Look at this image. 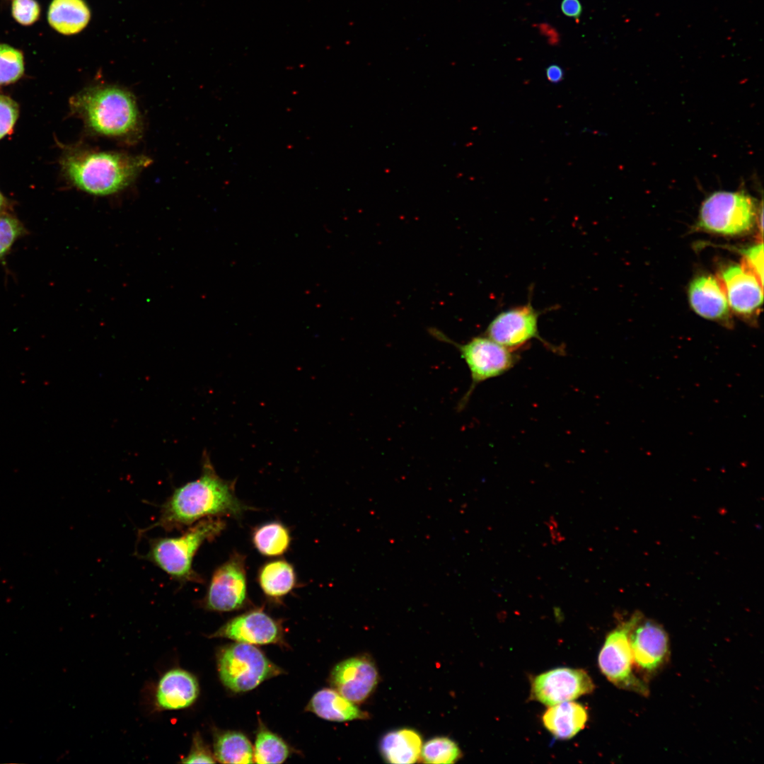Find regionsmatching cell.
<instances>
[{"mask_svg": "<svg viewBox=\"0 0 764 764\" xmlns=\"http://www.w3.org/2000/svg\"><path fill=\"white\" fill-rule=\"evenodd\" d=\"M28 233L23 223L8 212L0 214V261L10 253L15 243Z\"/></svg>", "mask_w": 764, "mask_h": 764, "instance_id": "83f0119b", "label": "cell"}, {"mask_svg": "<svg viewBox=\"0 0 764 764\" xmlns=\"http://www.w3.org/2000/svg\"><path fill=\"white\" fill-rule=\"evenodd\" d=\"M18 113V104L9 97L0 94V139L11 132Z\"/></svg>", "mask_w": 764, "mask_h": 764, "instance_id": "f546056e", "label": "cell"}, {"mask_svg": "<svg viewBox=\"0 0 764 764\" xmlns=\"http://www.w3.org/2000/svg\"><path fill=\"white\" fill-rule=\"evenodd\" d=\"M306 710L318 717L332 722H347L367 717L355 703L349 701L334 688H323L316 692Z\"/></svg>", "mask_w": 764, "mask_h": 764, "instance_id": "d6986e66", "label": "cell"}, {"mask_svg": "<svg viewBox=\"0 0 764 764\" xmlns=\"http://www.w3.org/2000/svg\"><path fill=\"white\" fill-rule=\"evenodd\" d=\"M289 754L290 749L287 743L262 724H260L253 748L254 763H282L287 759Z\"/></svg>", "mask_w": 764, "mask_h": 764, "instance_id": "d4e9b609", "label": "cell"}, {"mask_svg": "<svg viewBox=\"0 0 764 764\" xmlns=\"http://www.w3.org/2000/svg\"><path fill=\"white\" fill-rule=\"evenodd\" d=\"M216 662L221 683L236 693L250 691L283 672L258 648L242 642L221 648Z\"/></svg>", "mask_w": 764, "mask_h": 764, "instance_id": "5b68a950", "label": "cell"}, {"mask_svg": "<svg viewBox=\"0 0 764 764\" xmlns=\"http://www.w3.org/2000/svg\"><path fill=\"white\" fill-rule=\"evenodd\" d=\"M717 279L729 306L737 313L750 316L763 303V284L741 264L724 267Z\"/></svg>", "mask_w": 764, "mask_h": 764, "instance_id": "9a60e30c", "label": "cell"}, {"mask_svg": "<svg viewBox=\"0 0 764 764\" xmlns=\"http://www.w3.org/2000/svg\"><path fill=\"white\" fill-rule=\"evenodd\" d=\"M378 681L377 668L366 656L350 657L340 661L330 675L332 688L355 704L364 701L375 689Z\"/></svg>", "mask_w": 764, "mask_h": 764, "instance_id": "7c38bea8", "label": "cell"}, {"mask_svg": "<svg viewBox=\"0 0 764 764\" xmlns=\"http://www.w3.org/2000/svg\"><path fill=\"white\" fill-rule=\"evenodd\" d=\"M561 10L565 16L577 19L581 14L582 6L579 0H562Z\"/></svg>", "mask_w": 764, "mask_h": 764, "instance_id": "d6a6232c", "label": "cell"}, {"mask_svg": "<svg viewBox=\"0 0 764 764\" xmlns=\"http://www.w3.org/2000/svg\"><path fill=\"white\" fill-rule=\"evenodd\" d=\"M225 527L226 523L220 517L202 519L179 536L151 539L149 550L143 557L181 585L201 582V577L193 569L194 557L204 542L214 539Z\"/></svg>", "mask_w": 764, "mask_h": 764, "instance_id": "277c9868", "label": "cell"}, {"mask_svg": "<svg viewBox=\"0 0 764 764\" xmlns=\"http://www.w3.org/2000/svg\"><path fill=\"white\" fill-rule=\"evenodd\" d=\"M461 756L458 744L448 737H434L422 747L420 757L425 763L448 764Z\"/></svg>", "mask_w": 764, "mask_h": 764, "instance_id": "484cf974", "label": "cell"}, {"mask_svg": "<svg viewBox=\"0 0 764 764\" xmlns=\"http://www.w3.org/2000/svg\"><path fill=\"white\" fill-rule=\"evenodd\" d=\"M216 760L209 747L204 742L199 733L193 735L189 753L183 758L182 763H214Z\"/></svg>", "mask_w": 764, "mask_h": 764, "instance_id": "4dcf8cb0", "label": "cell"}, {"mask_svg": "<svg viewBox=\"0 0 764 764\" xmlns=\"http://www.w3.org/2000/svg\"><path fill=\"white\" fill-rule=\"evenodd\" d=\"M213 749L216 761L221 763H254L252 744L245 735L238 731L216 732L214 734Z\"/></svg>", "mask_w": 764, "mask_h": 764, "instance_id": "603a6c76", "label": "cell"}, {"mask_svg": "<svg viewBox=\"0 0 764 764\" xmlns=\"http://www.w3.org/2000/svg\"><path fill=\"white\" fill-rule=\"evenodd\" d=\"M741 265L751 272L763 284V243L756 245L744 252Z\"/></svg>", "mask_w": 764, "mask_h": 764, "instance_id": "1f68e13d", "label": "cell"}, {"mask_svg": "<svg viewBox=\"0 0 764 764\" xmlns=\"http://www.w3.org/2000/svg\"><path fill=\"white\" fill-rule=\"evenodd\" d=\"M246 601L245 559L235 553L213 572L202 606L210 611L230 612L241 608Z\"/></svg>", "mask_w": 764, "mask_h": 764, "instance_id": "9c48e42d", "label": "cell"}, {"mask_svg": "<svg viewBox=\"0 0 764 764\" xmlns=\"http://www.w3.org/2000/svg\"><path fill=\"white\" fill-rule=\"evenodd\" d=\"M257 581L267 597L280 599L294 589L296 584V572L293 565L285 560H271L260 567Z\"/></svg>", "mask_w": 764, "mask_h": 764, "instance_id": "7402d4cb", "label": "cell"}, {"mask_svg": "<svg viewBox=\"0 0 764 764\" xmlns=\"http://www.w3.org/2000/svg\"><path fill=\"white\" fill-rule=\"evenodd\" d=\"M11 13L18 23L30 25L38 20L40 7L35 0H13Z\"/></svg>", "mask_w": 764, "mask_h": 764, "instance_id": "f1b7e54d", "label": "cell"}, {"mask_svg": "<svg viewBox=\"0 0 764 764\" xmlns=\"http://www.w3.org/2000/svg\"><path fill=\"white\" fill-rule=\"evenodd\" d=\"M422 740L415 730L401 729L386 734L380 742L384 760L394 764H410L420 758Z\"/></svg>", "mask_w": 764, "mask_h": 764, "instance_id": "ffe728a7", "label": "cell"}, {"mask_svg": "<svg viewBox=\"0 0 764 764\" xmlns=\"http://www.w3.org/2000/svg\"><path fill=\"white\" fill-rule=\"evenodd\" d=\"M634 664L647 674L654 673L666 662L669 640L665 630L652 620L642 617L629 635Z\"/></svg>", "mask_w": 764, "mask_h": 764, "instance_id": "4fadbf2b", "label": "cell"}, {"mask_svg": "<svg viewBox=\"0 0 764 764\" xmlns=\"http://www.w3.org/2000/svg\"><path fill=\"white\" fill-rule=\"evenodd\" d=\"M545 74L548 80L552 83H558L564 79L563 69L557 64H552L547 67Z\"/></svg>", "mask_w": 764, "mask_h": 764, "instance_id": "836d02e7", "label": "cell"}, {"mask_svg": "<svg viewBox=\"0 0 764 764\" xmlns=\"http://www.w3.org/2000/svg\"><path fill=\"white\" fill-rule=\"evenodd\" d=\"M642 617L635 613L606 637L600 651L598 663L601 673L616 686L647 695V684L634 673V660L630 644V632Z\"/></svg>", "mask_w": 764, "mask_h": 764, "instance_id": "ba28073f", "label": "cell"}, {"mask_svg": "<svg viewBox=\"0 0 764 764\" xmlns=\"http://www.w3.org/2000/svg\"><path fill=\"white\" fill-rule=\"evenodd\" d=\"M195 676L182 668H172L160 678L155 692V703L162 710H178L189 707L199 695Z\"/></svg>", "mask_w": 764, "mask_h": 764, "instance_id": "2e32d148", "label": "cell"}, {"mask_svg": "<svg viewBox=\"0 0 764 764\" xmlns=\"http://www.w3.org/2000/svg\"><path fill=\"white\" fill-rule=\"evenodd\" d=\"M248 509L236 497L233 482L221 478L205 456L199 478L175 488L161 506L157 521L139 533L155 527L180 530L209 517H239Z\"/></svg>", "mask_w": 764, "mask_h": 764, "instance_id": "6da1fadb", "label": "cell"}, {"mask_svg": "<svg viewBox=\"0 0 764 764\" xmlns=\"http://www.w3.org/2000/svg\"><path fill=\"white\" fill-rule=\"evenodd\" d=\"M209 637H224L249 644H277L282 640L279 623L261 609L231 619Z\"/></svg>", "mask_w": 764, "mask_h": 764, "instance_id": "5bb4252c", "label": "cell"}, {"mask_svg": "<svg viewBox=\"0 0 764 764\" xmlns=\"http://www.w3.org/2000/svg\"><path fill=\"white\" fill-rule=\"evenodd\" d=\"M756 219V204L748 195L717 191L703 201L698 226L707 232L736 236L750 231Z\"/></svg>", "mask_w": 764, "mask_h": 764, "instance_id": "52a82bcc", "label": "cell"}, {"mask_svg": "<svg viewBox=\"0 0 764 764\" xmlns=\"http://www.w3.org/2000/svg\"><path fill=\"white\" fill-rule=\"evenodd\" d=\"M538 313L530 303L503 311L489 324L486 336L511 352L533 339L543 343L538 328Z\"/></svg>", "mask_w": 764, "mask_h": 764, "instance_id": "8fae6325", "label": "cell"}, {"mask_svg": "<svg viewBox=\"0 0 764 764\" xmlns=\"http://www.w3.org/2000/svg\"><path fill=\"white\" fill-rule=\"evenodd\" d=\"M542 720L545 728L553 736L567 740L584 728L588 713L581 704L568 701L550 706L544 712Z\"/></svg>", "mask_w": 764, "mask_h": 764, "instance_id": "ac0fdd59", "label": "cell"}, {"mask_svg": "<svg viewBox=\"0 0 764 764\" xmlns=\"http://www.w3.org/2000/svg\"><path fill=\"white\" fill-rule=\"evenodd\" d=\"M688 298L693 311L712 320L724 321L729 316V306L717 279L711 275L694 279L688 289Z\"/></svg>", "mask_w": 764, "mask_h": 764, "instance_id": "e0dca14e", "label": "cell"}, {"mask_svg": "<svg viewBox=\"0 0 764 764\" xmlns=\"http://www.w3.org/2000/svg\"><path fill=\"white\" fill-rule=\"evenodd\" d=\"M594 690V684L584 670L557 668L532 679L531 698L552 706L590 694Z\"/></svg>", "mask_w": 764, "mask_h": 764, "instance_id": "30bf717a", "label": "cell"}, {"mask_svg": "<svg viewBox=\"0 0 764 764\" xmlns=\"http://www.w3.org/2000/svg\"><path fill=\"white\" fill-rule=\"evenodd\" d=\"M151 161L142 155L74 146L64 151L60 164L73 186L91 195L105 196L129 186Z\"/></svg>", "mask_w": 764, "mask_h": 764, "instance_id": "7a4b0ae2", "label": "cell"}, {"mask_svg": "<svg viewBox=\"0 0 764 764\" xmlns=\"http://www.w3.org/2000/svg\"><path fill=\"white\" fill-rule=\"evenodd\" d=\"M69 105L72 113L95 134L129 143L141 135V117L135 98L122 87L88 86L74 95Z\"/></svg>", "mask_w": 764, "mask_h": 764, "instance_id": "3957f363", "label": "cell"}, {"mask_svg": "<svg viewBox=\"0 0 764 764\" xmlns=\"http://www.w3.org/2000/svg\"><path fill=\"white\" fill-rule=\"evenodd\" d=\"M90 18V10L83 0H53L47 13L51 27L64 35L79 33Z\"/></svg>", "mask_w": 764, "mask_h": 764, "instance_id": "44dd1931", "label": "cell"}, {"mask_svg": "<svg viewBox=\"0 0 764 764\" xmlns=\"http://www.w3.org/2000/svg\"><path fill=\"white\" fill-rule=\"evenodd\" d=\"M23 72L22 52L8 45H0V86L16 81Z\"/></svg>", "mask_w": 764, "mask_h": 764, "instance_id": "4316f807", "label": "cell"}, {"mask_svg": "<svg viewBox=\"0 0 764 764\" xmlns=\"http://www.w3.org/2000/svg\"><path fill=\"white\" fill-rule=\"evenodd\" d=\"M10 206L9 201L0 191V214L7 213Z\"/></svg>", "mask_w": 764, "mask_h": 764, "instance_id": "e575fe53", "label": "cell"}, {"mask_svg": "<svg viewBox=\"0 0 764 764\" xmlns=\"http://www.w3.org/2000/svg\"><path fill=\"white\" fill-rule=\"evenodd\" d=\"M432 334L437 339L456 347L470 370L471 383L467 392L458 402V411L465 407L478 384L505 374L512 369L518 361V357L514 352L487 336L475 337L464 344H460L452 341L436 330L432 332Z\"/></svg>", "mask_w": 764, "mask_h": 764, "instance_id": "8992f818", "label": "cell"}, {"mask_svg": "<svg viewBox=\"0 0 764 764\" xmlns=\"http://www.w3.org/2000/svg\"><path fill=\"white\" fill-rule=\"evenodd\" d=\"M255 548L266 557H277L285 553L291 543L288 528L277 521H270L256 527L252 533Z\"/></svg>", "mask_w": 764, "mask_h": 764, "instance_id": "cb8c5ba5", "label": "cell"}]
</instances>
